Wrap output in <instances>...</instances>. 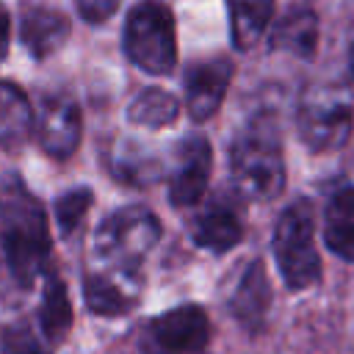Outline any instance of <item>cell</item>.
<instances>
[{
  "mask_svg": "<svg viewBox=\"0 0 354 354\" xmlns=\"http://www.w3.org/2000/svg\"><path fill=\"white\" fill-rule=\"evenodd\" d=\"M174 171L169 180V199L174 207H191L196 205L210 180L213 169V149L205 136H188L177 144L174 152Z\"/></svg>",
  "mask_w": 354,
  "mask_h": 354,
  "instance_id": "obj_7",
  "label": "cell"
},
{
  "mask_svg": "<svg viewBox=\"0 0 354 354\" xmlns=\"http://www.w3.org/2000/svg\"><path fill=\"white\" fill-rule=\"evenodd\" d=\"M122 44L138 69L149 75H169L177 64V36L169 6L160 0L136 3L127 11Z\"/></svg>",
  "mask_w": 354,
  "mask_h": 354,
  "instance_id": "obj_4",
  "label": "cell"
},
{
  "mask_svg": "<svg viewBox=\"0 0 354 354\" xmlns=\"http://www.w3.org/2000/svg\"><path fill=\"white\" fill-rule=\"evenodd\" d=\"M160 241V221L141 205L111 213L97 230V254L119 277L136 279L141 260Z\"/></svg>",
  "mask_w": 354,
  "mask_h": 354,
  "instance_id": "obj_3",
  "label": "cell"
},
{
  "mask_svg": "<svg viewBox=\"0 0 354 354\" xmlns=\"http://www.w3.org/2000/svg\"><path fill=\"white\" fill-rule=\"evenodd\" d=\"M207 340H210V324L196 304H183L163 313L149 332V343L177 354H202Z\"/></svg>",
  "mask_w": 354,
  "mask_h": 354,
  "instance_id": "obj_10",
  "label": "cell"
},
{
  "mask_svg": "<svg viewBox=\"0 0 354 354\" xmlns=\"http://www.w3.org/2000/svg\"><path fill=\"white\" fill-rule=\"evenodd\" d=\"M268 304H271V285H268V277H266L263 263L254 260V263L246 268V274H243V279L238 282V288H235L232 313H235V318H238L246 329H260L263 321H266Z\"/></svg>",
  "mask_w": 354,
  "mask_h": 354,
  "instance_id": "obj_16",
  "label": "cell"
},
{
  "mask_svg": "<svg viewBox=\"0 0 354 354\" xmlns=\"http://www.w3.org/2000/svg\"><path fill=\"white\" fill-rule=\"evenodd\" d=\"M88 205H91V191H88V188L66 191V194L55 202V221H58V227H61L64 235H69V232L80 224V218L86 216Z\"/></svg>",
  "mask_w": 354,
  "mask_h": 354,
  "instance_id": "obj_22",
  "label": "cell"
},
{
  "mask_svg": "<svg viewBox=\"0 0 354 354\" xmlns=\"http://www.w3.org/2000/svg\"><path fill=\"white\" fill-rule=\"evenodd\" d=\"M324 241L337 257L354 260V185L337 188L326 202Z\"/></svg>",
  "mask_w": 354,
  "mask_h": 354,
  "instance_id": "obj_15",
  "label": "cell"
},
{
  "mask_svg": "<svg viewBox=\"0 0 354 354\" xmlns=\"http://www.w3.org/2000/svg\"><path fill=\"white\" fill-rule=\"evenodd\" d=\"M3 354H47L28 326H11L3 332Z\"/></svg>",
  "mask_w": 354,
  "mask_h": 354,
  "instance_id": "obj_23",
  "label": "cell"
},
{
  "mask_svg": "<svg viewBox=\"0 0 354 354\" xmlns=\"http://www.w3.org/2000/svg\"><path fill=\"white\" fill-rule=\"evenodd\" d=\"M33 133L39 147L50 158L66 160L80 144V133H83L80 108L66 97H44L33 122Z\"/></svg>",
  "mask_w": 354,
  "mask_h": 354,
  "instance_id": "obj_8",
  "label": "cell"
},
{
  "mask_svg": "<svg viewBox=\"0 0 354 354\" xmlns=\"http://www.w3.org/2000/svg\"><path fill=\"white\" fill-rule=\"evenodd\" d=\"M274 257L288 288L304 290L321 277V257L315 249V216L307 199L282 210L274 227Z\"/></svg>",
  "mask_w": 354,
  "mask_h": 354,
  "instance_id": "obj_5",
  "label": "cell"
},
{
  "mask_svg": "<svg viewBox=\"0 0 354 354\" xmlns=\"http://www.w3.org/2000/svg\"><path fill=\"white\" fill-rule=\"evenodd\" d=\"M0 232L11 274L30 288L50 257V224L44 205L17 174L0 180Z\"/></svg>",
  "mask_w": 354,
  "mask_h": 354,
  "instance_id": "obj_1",
  "label": "cell"
},
{
  "mask_svg": "<svg viewBox=\"0 0 354 354\" xmlns=\"http://www.w3.org/2000/svg\"><path fill=\"white\" fill-rule=\"evenodd\" d=\"M83 293H86L88 310L100 315H122L136 304L133 293H127L122 282L108 274H88L83 282Z\"/></svg>",
  "mask_w": 354,
  "mask_h": 354,
  "instance_id": "obj_19",
  "label": "cell"
},
{
  "mask_svg": "<svg viewBox=\"0 0 354 354\" xmlns=\"http://www.w3.org/2000/svg\"><path fill=\"white\" fill-rule=\"evenodd\" d=\"M113 174L116 180L127 183V185H144V183H152L158 180L160 174V166L152 155H144L141 149H119L116 160H113Z\"/></svg>",
  "mask_w": 354,
  "mask_h": 354,
  "instance_id": "obj_21",
  "label": "cell"
},
{
  "mask_svg": "<svg viewBox=\"0 0 354 354\" xmlns=\"http://www.w3.org/2000/svg\"><path fill=\"white\" fill-rule=\"evenodd\" d=\"M271 47L290 53L296 58H313L318 47V17L307 6L288 8L271 33Z\"/></svg>",
  "mask_w": 354,
  "mask_h": 354,
  "instance_id": "obj_13",
  "label": "cell"
},
{
  "mask_svg": "<svg viewBox=\"0 0 354 354\" xmlns=\"http://www.w3.org/2000/svg\"><path fill=\"white\" fill-rule=\"evenodd\" d=\"M230 6V39L238 50H249L266 33L274 0H227Z\"/></svg>",
  "mask_w": 354,
  "mask_h": 354,
  "instance_id": "obj_17",
  "label": "cell"
},
{
  "mask_svg": "<svg viewBox=\"0 0 354 354\" xmlns=\"http://www.w3.org/2000/svg\"><path fill=\"white\" fill-rule=\"evenodd\" d=\"M19 36H22V44L28 47V53L33 58H47L53 55L66 39H69V19L66 14L50 8V6H33V8H25L22 11V19H19Z\"/></svg>",
  "mask_w": 354,
  "mask_h": 354,
  "instance_id": "obj_12",
  "label": "cell"
},
{
  "mask_svg": "<svg viewBox=\"0 0 354 354\" xmlns=\"http://www.w3.org/2000/svg\"><path fill=\"white\" fill-rule=\"evenodd\" d=\"M296 124L313 152H335L351 138L354 100L340 86H310L299 100Z\"/></svg>",
  "mask_w": 354,
  "mask_h": 354,
  "instance_id": "obj_6",
  "label": "cell"
},
{
  "mask_svg": "<svg viewBox=\"0 0 354 354\" xmlns=\"http://www.w3.org/2000/svg\"><path fill=\"white\" fill-rule=\"evenodd\" d=\"M243 235V216L238 202H232L230 196L218 194L216 199H210L194 218L191 224V238L196 246L210 249L216 254L230 252Z\"/></svg>",
  "mask_w": 354,
  "mask_h": 354,
  "instance_id": "obj_11",
  "label": "cell"
},
{
  "mask_svg": "<svg viewBox=\"0 0 354 354\" xmlns=\"http://www.w3.org/2000/svg\"><path fill=\"white\" fill-rule=\"evenodd\" d=\"M41 329L50 340H61L69 326H72V307H69V296L66 288L61 282L58 274H47V285H44V299H41Z\"/></svg>",
  "mask_w": 354,
  "mask_h": 354,
  "instance_id": "obj_20",
  "label": "cell"
},
{
  "mask_svg": "<svg viewBox=\"0 0 354 354\" xmlns=\"http://www.w3.org/2000/svg\"><path fill=\"white\" fill-rule=\"evenodd\" d=\"M33 108L25 97V91L14 83H0V147L8 152H17L28 144L33 133Z\"/></svg>",
  "mask_w": 354,
  "mask_h": 354,
  "instance_id": "obj_14",
  "label": "cell"
},
{
  "mask_svg": "<svg viewBox=\"0 0 354 354\" xmlns=\"http://www.w3.org/2000/svg\"><path fill=\"white\" fill-rule=\"evenodd\" d=\"M144 354H177V351H166V348H160V346H155V343H144ZM202 354H207V351H202Z\"/></svg>",
  "mask_w": 354,
  "mask_h": 354,
  "instance_id": "obj_26",
  "label": "cell"
},
{
  "mask_svg": "<svg viewBox=\"0 0 354 354\" xmlns=\"http://www.w3.org/2000/svg\"><path fill=\"white\" fill-rule=\"evenodd\" d=\"M75 8L88 25H100L116 14L119 0H75Z\"/></svg>",
  "mask_w": 354,
  "mask_h": 354,
  "instance_id": "obj_24",
  "label": "cell"
},
{
  "mask_svg": "<svg viewBox=\"0 0 354 354\" xmlns=\"http://www.w3.org/2000/svg\"><path fill=\"white\" fill-rule=\"evenodd\" d=\"M230 171L235 191L254 202L277 199L285 188V158L279 127L271 116H252L230 144Z\"/></svg>",
  "mask_w": 354,
  "mask_h": 354,
  "instance_id": "obj_2",
  "label": "cell"
},
{
  "mask_svg": "<svg viewBox=\"0 0 354 354\" xmlns=\"http://www.w3.org/2000/svg\"><path fill=\"white\" fill-rule=\"evenodd\" d=\"M180 113V102L174 94L152 86L144 88L127 108V122L141 124V127H166L177 119Z\"/></svg>",
  "mask_w": 354,
  "mask_h": 354,
  "instance_id": "obj_18",
  "label": "cell"
},
{
  "mask_svg": "<svg viewBox=\"0 0 354 354\" xmlns=\"http://www.w3.org/2000/svg\"><path fill=\"white\" fill-rule=\"evenodd\" d=\"M232 72H235L232 61L224 55L196 61L185 69L183 83H185V108H188L191 119L205 122L221 108L224 94L232 80Z\"/></svg>",
  "mask_w": 354,
  "mask_h": 354,
  "instance_id": "obj_9",
  "label": "cell"
},
{
  "mask_svg": "<svg viewBox=\"0 0 354 354\" xmlns=\"http://www.w3.org/2000/svg\"><path fill=\"white\" fill-rule=\"evenodd\" d=\"M348 66H351V75H354V44H351V50H348Z\"/></svg>",
  "mask_w": 354,
  "mask_h": 354,
  "instance_id": "obj_27",
  "label": "cell"
},
{
  "mask_svg": "<svg viewBox=\"0 0 354 354\" xmlns=\"http://www.w3.org/2000/svg\"><path fill=\"white\" fill-rule=\"evenodd\" d=\"M8 39H11V17H8L6 6L0 3V64L8 55Z\"/></svg>",
  "mask_w": 354,
  "mask_h": 354,
  "instance_id": "obj_25",
  "label": "cell"
}]
</instances>
